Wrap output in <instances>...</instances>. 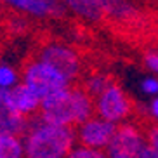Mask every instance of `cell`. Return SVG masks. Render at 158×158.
<instances>
[{
	"label": "cell",
	"mask_w": 158,
	"mask_h": 158,
	"mask_svg": "<svg viewBox=\"0 0 158 158\" xmlns=\"http://www.w3.org/2000/svg\"><path fill=\"white\" fill-rule=\"evenodd\" d=\"M37 59L56 70L63 78L68 80L70 85L80 82L85 75L84 61L78 51L59 40H51L44 44L37 52Z\"/></svg>",
	"instance_id": "3957f363"
},
{
	"label": "cell",
	"mask_w": 158,
	"mask_h": 158,
	"mask_svg": "<svg viewBox=\"0 0 158 158\" xmlns=\"http://www.w3.org/2000/svg\"><path fill=\"white\" fill-rule=\"evenodd\" d=\"M61 2L68 10H71L73 14L85 21L101 24V26H104L106 23V16L99 0H61Z\"/></svg>",
	"instance_id": "8fae6325"
},
{
	"label": "cell",
	"mask_w": 158,
	"mask_h": 158,
	"mask_svg": "<svg viewBox=\"0 0 158 158\" xmlns=\"http://www.w3.org/2000/svg\"><path fill=\"white\" fill-rule=\"evenodd\" d=\"M23 141L24 158H68L77 143V129L45 123L35 115Z\"/></svg>",
	"instance_id": "7a4b0ae2"
},
{
	"label": "cell",
	"mask_w": 158,
	"mask_h": 158,
	"mask_svg": "<svg viewBox=\"0 0 158 158\" xmlns=\"http://www.w3.org/2000/svg\"><path fill=\"white\" fill-rule=\"evenodd\" d=\"M96 116L106 122H120L123 118H134V115L139 111L141 104L132 96L122 89L120 82H113L106 90H102L98 98L94 99Z\"/></svg>",
	"instance_id": "277c9868"
},
{
	"label": "cell",
	"mask_w": 158,
	"mask_h": 158,
	"mask_svg": "<svg viewBox=\"0 0 158 158\" xmlns=\"http://www.w3.org/2000/svg\"><path fill=\"white\" fill-rule=\"evenodd\" d=\"M21 82L28 85L40 99H45L51 94L70 87L68 80L63 78L56 70H52L51 66H47L37 57L30 59L24 64L23 71H21Z\"/></svg>",
	"instance_id": "5b68a950"
},
{
	"label": "cell",
	"mask_w": 158,
	"mask_h": 158,
	"mask_svg": "<svg viewBox=\"0 0 158 158\" xmlns=\"http://www.w3.org/2000/svg\"><path fill=\"white\" fill-rule=\"evenodd\" d=\"M141 64L144 68H149L155 73H158V54H155V52H144V54H141Z\"/></svg>",
	"instance_id": "2e32d148"
},
{
	"label": "cell",
	"mask_w": 158,
	"mask_h": 158,
	"mask_svg": "<svg viewBox=\"0 0 158 158\" xmlns=\"http://www.w3.org/2000/svg\"><path fill=\"white\" fill-rule=\"evenodd\" d=\"M146 146L148 141L137 127L132 123H120L104 151L110 158H141Z\"/></svg>",
	"instance_id": "8992f818"
},
{
	"label": "cell",
	"mask_w": 158,
	"mask_h": 158,
	"mask_svg": "<svg viewBox=\"0 0 158 158\" xmlns=\"http://www.w3.org/2000/svg\"><path fill=\"white\" fill-rule=\"evenodd\" d=\"M141 132L144 134V137L148 141V146L153 149V153L158 156V122L151 120L148 125H144L141 129Z\"/></svg>",
	"instance_id": "5bb4252c"
},
{
	"label": "cell",
	"mask_w": 158,
	"mask_h": 158,
	"mask_svg": "<svg viewBox=\"0 0 158 158\" xmlns=\"http://www.w3.org/2000/svg\"><path fill=\"white\" fill-rule=\"evenodd\" d=\"M68 158H110L104 149H92V148H84V146H75Z\"/></svg>",
	"instance_id": "9a60e30c"
},
{
	"label": "cell",
	"mask_w": 158,
	"mask_h": 158,
	"mask_svg": "<svg viewBox=\"0 0 158 158\" xmlns=\"http://www.w3.org/2000/svg\"><path fill=\"white\" fill-rule=\"evenodd\" d=\"M7 96H9L10 104H12L23 116L30 118V116L38 113V108H40L42 99L38 98L28 85H24L23 82H19L16 87L9 89V90H7Z\"/></svg>",
	"instance_id": "30bf717a"
},
{
	"label": "cell",
	"mask_w": 158,
	"mask_h": 158,
	"mask_svg": "<svg viewBox=\"0 0 158 158\" xmlns=\"http://www.w3.org/2000/svg\"><path fill=\"white\" fill-rule=\"evenodd\" d=\"M149 113L153 115V118L156 116V120H158V99H155V101L151 102V106H149Z\"/></svg>",
	"instance_id": "ac0fdd59"
},
{
	"label": "cell",
	"mask_w": 158,
	"mask_h": 158,
	"mask_svg": "<svg viewBox=\"0 0 158 158\" xmlns=\"http://www.w3.org/2000/svg\"><path fill=\"white\" fill-rule=\"evenodd\" d=\"M37 116L52 125L78 127L96 116L94 98L80 84H73L42 99Z\"/></svg>",
	"instance_id": "6da1fadb"
},
{
	"label": "cell",
	"mask_w": 158,
	"mask_h": 158,
	"mask_svg": "<svg viewBox=\"0 0 158 158\" xmlns=\"http://www.w3.org/2000/svg\"><path fill=\"white\" fill-rule=\"evenodd\" d=\"M143 90L148 94H156L158 92V80L156 78H144L143 80Z\"/></svg>",
	"instance_id": "e0dca14e"
},
{
	"label": "cell",
	"mask_w": 158,
	"mask_h": 158,
	"mask_svg": "<svg viewBox=\"0 0 158 158\" xmlns=\"http://www.w3.org/2000/svg\"><path fill=\"white\" fill-rule=\"evenodd\" d=\"M14 10L33 18H57L64 14V5L61 0H2Z\"/></svg>",
	"instance_id": "9c48e42d"
},
{
	"label": "cell",
	"mask_w": 158,
	"mask_h": 158,
	"mask_svg": "<svg viewBox=\"0 0 158 158\" xmlns=\"http://www.w3.org/2000/svg\"><path fill=\"white\" fill-rule=\"evenodd\" d=\"M21 80V75L14 66H10L9 63L0 61V89L2 90H9V89L16 87Z\"/></svg>",
	"instance_id": "4fadbf2b"
},
{
	"label": "cell",
	"mask_w": 158,
	"mask_h": 158,
	"mask_svg": "<svg viewBox=\"0 0 158 158\" xmlns=\"http://www.w3.org/2000/svg\"><path fill=\"white\" fill-rule=\"evenodd\" d=\"M30 127V118L23 116L9 101L7 90L0 89V134L24 135Z\"/></svg>",
	"instance_id": "ba28073f"
},
{
	"label": "cell",
	"mask_w": 158,
	"mask_h": 158,
	"mask_svg": "<svg viewBox=\"0 0 158 158\" xmlns=\"http://www.w3.org/2000/svg\"><path fill=\"white\" fill-rule=\"evenodd\" d=\"M115 123L92 116L90 120L77 127V143H78V146H84V148L104 149L115 135Z\"/></svg>",
	"instance_id": "52a82bcc"
},
{
	"label": "cell",
	"mask_w": 158,
	"mask_h": 158,
	"mask_svg": "<svg viewBox=\"0 0 158 158\" xmlns=\"http://www.w3.org/2000/svg\"><path fill=\"white\" fill-rule=\"evenodd\" d=\"M0 158H24L23 137L14 134H0Z\"/></svg>",
	"instance_id": "7c38bea8"
}]
</instances>
